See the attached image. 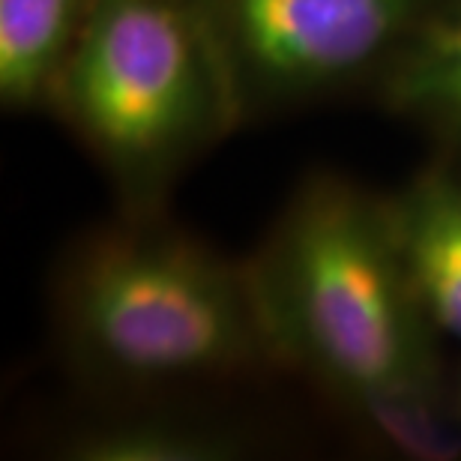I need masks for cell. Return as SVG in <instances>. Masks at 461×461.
Wrapping results in <instances>:
<instances>
[{"instance_id": "ba28073f", "label": "cell", "mask_w": 461, "mask_h": 461, "mask_svg": "<svg viewBox=\"0 0 461 461\" xmlns=\"http://www.w3.org/2000/svg\"><path fill=\"white\" fill-rule=\"evenodd\" d=\"M63 449L78 461H225L243 453V440L207 422L150 417L87 429Z\"/></svg>"}, {"instance_id": "277c9868", "label": "cell", "mask_w": 461, "mask_h": 461, "mask_svg": "<svg viewBox=\"0 0 461 461\" xmlns=\"http://www.w3.org/2000/svg\"><path fill=\"white\" fill-rule=\"evenodd\" d=\"M234 112L294 103L386 63L438 0H189Z\"/></svg>"}, {"instance_id": "3957f363", "label": "cell", "mask_w": 461, "mask_h": 461, "mask_svg": "<svg viewBox=\"0 0 461 461\" xmlns=\"http://www.w3.org/2000/svg\"><path fill=\"white\" fill-rule=\"evenodd\" d=\"M54 99L126 183H153L234 103L189 0H94Z\"/></svg>"}, {"instance_id": "7a4b0ae2", "label": "cell", "mask_w": 461, "mask_h": 461, "mask_svg": "<svg viewBox=\"0 0 461 461\" xmlns=\"http://www.w3.org/2000/svg\"><path fill=\"white\" fill-rule=\"evenodd\" d=\"M76 354L126 384L230 375L273 354L246 267L156 228L108 230L63 282Z\"/></svg>"}, {"instance_id": "5b68a950", "label": "cell", "mask_w": 461, "mask_h": 461, "mask_svg": "<svg viewBox=\"0 0 461 461\" xmlns=\"http://www.w3.org/2000/svg\"><path fill=\"white\" fill-rule=\"evenodd\" d=\"M384 204L429 327L461 342V183L444 171H426Z\"/></svg>"}, {"instance_id": "8992f818", "label": "cell", "mask_w": 461, "mask_h": 461, "mask_svg": "<svg viewBox=\"0 0 461 461\" xmlns=\"http://www.w3.org/2000/svg\"><path fill=\"white\" fill-rule=\"evenodd\" d=\"M94 0H0V99L31 108L54 99Z\"/></svg>"}, {"instance_id": "9c48e42d", "label": "cell", "mask_w": 461, "mask_h": 461, "mask_svg": "<svg viewBox=\"0 0 461 461\" xmlns=\"http://www.w3.org/2000/svg\"><path fill=\"white\" fill-rule=\"evenodd\" d=\"M345 404L393 453L431 461L461 456V411L447 408L438 384L402 386Z\"/></svg>"}, {"instance_id": "6da1fadb", "label": "cell", "mask_w": 461, "mask_h": 461, "mask_svg": "<svg viewBox=\"0 0 461 461\" xmlns=\"http://www.w3.org/2000/svg\"><path fill=\"white\" fill-rule=\"evenodd\" d=\"M246 270L273 354L339 399L438 384L384 201L327 174L303 183Z\"/></svg>"}, {"instance_id": "30bf717a", "label": "cell", "mask_w": 461, "mask_h": 461, "mask_svg": "<svg viewBox=\"0 0 461 461\" xmlns=\"http://www.w3.org/2000/svg\"><path fill=\"white\" fill-rule=\"evenodd\" d=\"M458 411H461V395H458Z\"/></svg>"}, {"instance_id": "52a82bcc", "label": "cell", "mask_w": 461, "mask_h": 461, "mask_svg": "<svg viewBox=\"0 0 461 461\" xmlns=\"http://www.w3.org/2000/svg\"><path fill=\"white\" fill-rule=\"evenodd\" d=\"M384 67L390 108L461 132V0H438Z\"/></svg>"}]
</instances>
